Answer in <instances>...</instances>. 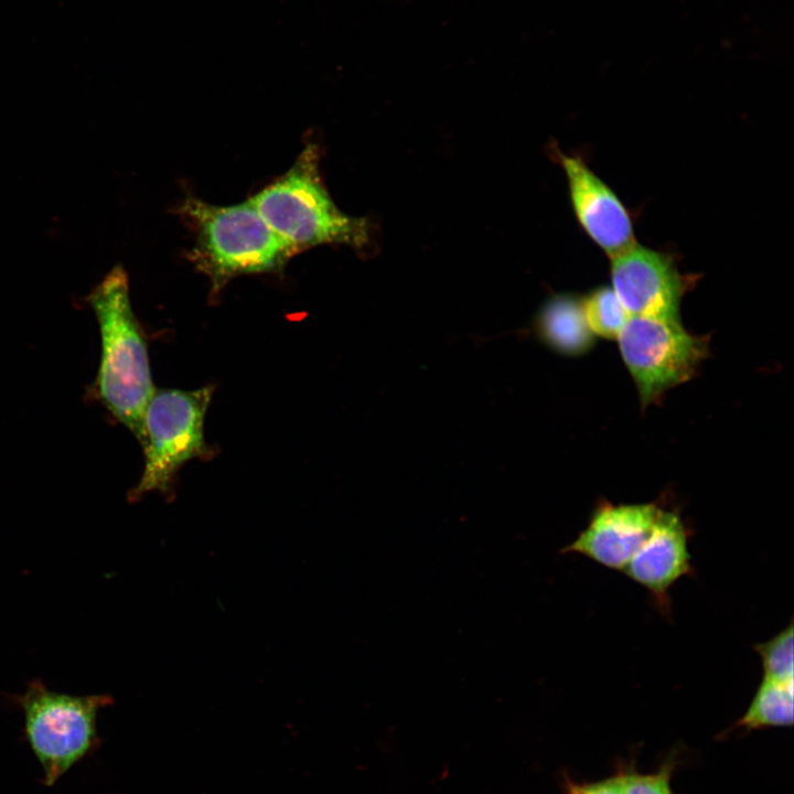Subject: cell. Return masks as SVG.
<instances>
[{
	"instance_id": "cell-1",
	"label": "cell",
	"mask_w": 794,
	"mask_h": 794,
	"mask_svg": "<svg viewBox=\"0 0 794 794\" xmlns=\"http://www.w3.org/2000/svg\"><path fill=\"white\" fill-rule=\"evenodd\" d=\"M101 353L94 396L142 444L144 411L154 393L148 346L129 297L128 277L115 267L88 296Z\"/></svg>"
},
{
	"instance_id": "cell-2",
	"label": "cell",
	"mask_w": 794,
	"mask_h": 794,
	"mask_svg": "<svg viewBox=\"0 0 794 794\" xmlns=\"http://www.w3.org/2000/svg\"><path fill=\"white\" fill-rule=\"evenodd\" d=\"M182 213L196 235L190 257L210 278L214 293L237 276L280 271L298 254L249 200L218 206L191 197Z\"/></svg>"
},
{
	"instance_id": "cell-3",
	"label": "cell",
	"mask_w": 794,
	"mask_h": 794,
	"mask_svg": "<svg viewBox=\"0 0 794 794\" xmlns=\"http://www.w3.org/2000/svg\"><path fill=\"white\" fill-rule=\"evenodd\" d=\"M249 201L297 253L323 244L367 245L369 224L337 208L319 171V152L308 143L292 167Z\"/></svg>"
},
{
	"instance_id": "cell-4",
	"label": "cell",
	"mask_w": 794,
	"mask_h": 794,
	"mask_svg": "<svg viewBox=\"0 0 794 794\" xmlns=\"http://www.w3.org/2000/svg\"><path fill=\"white\" fill-rule=\"evenodd\" d=\"M24 718V734L43 771V783L54 785L71 768L95 751L99 711L112 704L109 695L74 696L49 689L41 680L12 697Z\"/></svg>"
},
{
	"instance_id": "cell-5",
	"label": "cell",
	"mask_w": 794,
	"mask_h": 794,
	"mask_svg": "<svg viewBox=\"0 0 794 794\" xmlns=\"http://www.w3.org/2000/svg\"><path fill=\"white\" fill-rule=\"evenodd\" d=\"M212 395L211 386L154 390L143 418L144 466L139 482L128 493L130 502L149 492H159L170 500L181 466L211 454L204 439V419Z\"/></svg>"
},
{
	"instance_id": "cell-6",
	"label": "cell",
	"mask_w": 794,
	"mask_h": 794,
	"mask_svg": "<svg viewBox=\"0 0 794 794\" xmlns=\"http://www.w3.org/2000/svg\"><path fill=\"white\" fill-rule=\"evenodd\" d=\"M618 341L644 406L688 380L708 348L706 336L690 334L679 318L630 315Z\"/></svg>"
},
{
	"instance_id": "cell-7",
	"label": "cell",
	"mask_w": 794,
	"mask_h": 794,
	"mask_svg": "<svg viewBox=\"0 0 794 794\" xmlns=\"http://www.w3.org/2000/svg\"><path fill=\"white\" fill-rule=\"evenodd\" d=\"M612 289L630 315L679 318L691 280L669 255L634 243L611 257Z\"/></svg>"
},
{
	"instance_id": "cell-8",
	"label": "cell",
	"mask_w": 794,
	"mask_h": 794,
	"mask_svg": "<svg viewBox=\"0 0 794 794\" xmlns=\"http://www.w3.org/2000/svg\"><path fill=\"white\" fill-rule=\"evenodd\" d=\"M570 200L588 236L611 257L635 243L631 216L615 193L581 158L559 153Z\"/></svg>"
},
{
	"instance_id": "cell-9",
	"label": "cell",
	"mask_w": 794,
	"mask_h": 794,
	"mask_svg": "<svg viewBox=\"0 0 794 794\" xmlns=\"http://www.w3.org/2000/svg\"><path fill=\"white\" fill-rule=\"evenodd\" d=\"M661 508L654 503H604L588 526L560 554L577 552L615 570H623L648 537Z\"/></svg>"
},
{
	"instance_id": "cell-10",
	"label": "cell",
	"mask_w": 794,
	"mask_h": 794,
	"mask_svg": "<svg viewBox=\"0 0 794 794\" xmlns=\"http://www.w3.org/2000/svg\"><path fill=\"white\" fill-rule=\"evenodd\" d=\"M688 540L689 530L679 514L661 508L648 537L622 571L668 610L669 589L693 572Z\"/></svg>"
},
{
	"instance_id": "cell-11",
	"label": "cell",
	"mask_w": 794,
	"mask_h": 794,
	"mask_svg": "<svg viewBox=\"0 0 794 794\" xmlns=\"http://www.w3.org/2000/svg\"><path fill=\"white\" fill-rule=\"evenodd\" d=\"M541 326L548 342L568 354H580L593 344L582 308V300L560 296L549 301L541 314Z\"/></svg>"
},
{
	"instance_id": "cell-12",
	"label": "cell",
	"mask_w": 794,
	"mask_h": 794,
	"mask_svg": "<svg viewBox=\"0 0 794 794\" xmlns=\"http://www.w3.org/2000/svg\"><path fill=\"white\" fill-rule=\"evenodd\" d=\"M792 723L793 683L763 678L739 725L747 728H762Z\"/></svg>"
},
{
	"instance_id": "cell-13",
	"label": "cell",
	"mask_w": 794,
	"mask_h": 794,
	"mask_svg": "<svg viewBox=\"0 0 794 794\" xmlns=\"http://www.w3.org/2000/svg\"><path fill=\"white\" fill-rule=\"evenodd\" d=\"M582 308L590 331L605 339H618L630 316L611 287L592 290Z\"/></svg>"
},
{
	"instance_id": "cell-14",
	"label": "cell",
	"mask_w": 794,
	"mask_h": 794,
	"mask_svg": "<svg viewBox=\"0 0 794 794\" xmlns=\"http://www.w3.org/2000/svg\"><path fill=\"white\" fill-rule=\"evenodd\" d=\"M793 623L790 622L771 640L753 646L761 657L763 678L793 683Z\"/></svg>"
},
{
	"instance_id": "cell-15",
	"label": "cell",
	"mask_w": 794,
	"mask_h": 794,
	"mask_svg": "<svg viewBox=\"0 0 794 794\" xmlns=\"http://www.w3.org/2000/svg\"><path fill=\"white\" fill-rule=\"evenodd\" d=\"M573 794H672L666 774L622 775L580 788Z\"/></svg>"
}]
</instances>
